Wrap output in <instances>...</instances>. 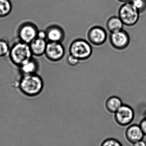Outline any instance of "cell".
<instances>
[{"instance_id":"obj_16","label":"cell","mask_w":146,"mask_h":146,"mask_svg":"<svg viewBox=\"0 0 146 146\" xmlns=\"http://www.w3.org/2000/svg\"><path fill=\"white\" fill-rule=\"evenodd\" d=\"M12 8L10 0H0V18L8 16L11 12Z\"/></svg>"},{"instance_id":"obj_2","label":"cell","mask_w":146,"mask_h":146,"mask_svg":"<svg viewBox=\"0 0 146 146\" xmlns=\"http://www.w3.org/2000/svg\"><path fill=\"white\" fill-rule=\"evenodd\" d=\"M8 55L12 63L18 67L34 57L29 45L19 40L11 47Z\"/></svg>"},{"instance_id":"obj_5","label":"cell","mask_w":146,"mask_h":146,"mask_svg":"<svg viewBox=\"0 0 146 146\" xmlns=\"http://www.w3.org/2000/svg\"><path fill=\"white\" fill-rule=\"evenodd\" d=\"M135 117V111L133 108L129 105L123 104L113 114V120L118 126L127 127L131 124Z\"/></svg>"},{"instance_id":"obj_12","label":"cell","mask_w":146,"mask_h":146,"mask_svg":"<svg viewBox=\"0 0 146 146\" xmlns=\"http://www.w3.org/2000/svg\"><path fill=\"white\" fill-rule=\"evenodd\" d=\"M46 40L36 38L29 45L33 56L40 57L45 54L47 44Z\"/></svg>"},{"instance_id":"obj_15","label":"cell","mask_w":146,"mask_h":146,"mask_svg":"<svg viewBox=\"0 0 146 146\" xmlns=\"http://www.w3.org/2000/svg\"><path fill=\"white\" fill-rule=\"evenodd\" d=\"M106 25L108 31L112 33L123 30L124 24L119 17L113 16L107 20Z\"/></svg>"},{"instance_id":"obj_7","label":"cell","mask_w":146,"mask_h":146,"mask_svg":"<svg viewBox=\"0 0 146 146\" xmlns=\"http://www.w3.org/2000/svg\"><path fill=\"white\" fill-rule=\"evenodd\" d=\"M65 50L61 42H48L45 51V56L52 62H58L64 56Z\"/></svg>"},{"instance_id":"obj_19","label":"cell","mask_w":146,"mask_h":146,"mask_svg":"<svg viewBox=\"0 0 146 146\" xmlns=\"http://www.w3.org/2000/svg\"><path fill=\"white\" fill-rule=\"evenodd\" d=\"M100 146H123V145L117 139L113 137H109L104 140Z\"/></svg>"},{"instance_id":"obj_8","label":"cell","mask_w":146,"mask_h":146,"mask_svg":"<svg viewBox=\"0 0 146 146\" xmlns=\"http://www.w3.org/2000/svg\"><path fill=\"white\" fill-rule=\"evenodd\" d=\"M109 39L111 45L117 50H123L129 44V36L126 31L123 29L111 33Z\"/></svg>"},{"instance_id":"obj_11","label":"cell","mask_w":146,"mask_h":146,"mask_svg":"<svg viewBox=\"0 0 146 146\" xmlns=\"http://www.w3.org/2000/svg\"><path fill=\"white\" fill-rule=\"evenodd\" d=\"M46 40L50 42H61L64 40L65 34L62 27L58 25H50L46 30Z\"/></svg>"},{"instance_id":"obj_24","label":"cell","mask_w":146,"mask_h":146,"mask_svg":"<svg viewBox=\"0 0 146 146\" xmlns=\"http://www.w3.org/2000/svg\"><path fill=\"white\" fill-rule=\"evenodd\" d=\"M117 1L119 2L124 3H127V2H129L130 1V0H117Z\"/></svg>"},{"instance_id":"obj_21","label":"cell","mask_w":146,"mask_h":146,"mask_svg":"<svg viewBox=\"0 0 146 146\" xmlns=\"http://www.w3.org/2000/svg\"><path fill=\"white\" fill-rule=\"evenodd\" d=\"M144 136H146V116L140 121L139 124Z\"/></svg>"},{"instance_id":"obj_14","label":"cell","mask_w":146,"mask_h":146,"mask_svg":"<svg viewBox=\"0 0 146 146\" xmlns=\"http://www.w3.org/2000/svg\"><path fill=\"white\" fill-rule=\"evenodd\" d=\"M122 100L118 96H112L107 98L105 102V108L109 113L114 114L123 105Z\"/></svg>"},{"instance_id":"obj_25","label":"cell","mask_w":146,"mask_h":146,"mask_svg":"<svg viewBox=\"0 0 146 146\" xmlns=\"http://www.w3.org/2000/svg\"></svg>"},{"instance_id":"obj_20","label":"cell","mask_w":146,"mask_h":146,"mask_svg":"<svg viewBox=\"0 0 146 146\" xmlns=\"http://www.w3.org/2000/svg\"><path fill=\"white\" fill-rule=\"evenodd\" d=\"M67 64L70 66H76L79 64L80 60L74 56L69 54L66 58Z\"/></svg>"},{"instance_id":"obj_9","label":"cell","mask_w":146,"mask_h":146,"mask_svg":"<svg viewBox=\"0 0 146 146\" xmlns=\"http://www.w3.org/2000/svg\"><path fill=\"white\" fill-rule=\"evenodd\" d=\"M87 36L90 42L94 46L102 45L106 42L107 38L106 31L99 26H94L90 29Z\"/></svg>"},{"instance_id":"obj_18","label":"cell","mask_w":146,"mask_h":146,"mask_svg":"<svg viewBox=\"0 0 146 146\" xmlns=\"http://www.w3.org/2000/svg\"><path fill=\"white\" fill-rule=\"evenodd\" d=\"M11 47L5 40L0 39V57H5L9 54Z\"/></svg>"},{"instance_id":"obj_10","label":"cell","mask_w":146,"mask_h":146,"mask_svg":"<svg viewBox=\"0 0 146 146\" xmlns=\"http://www.w3.org/2000/svg\"><path fill=\"white\" fill-rule=\"evenodd\" d=\"M126 141L131 145L143 139L144 135L139 124H131L127 126L124 133Z\"/></svg>"},{"instance_id":"obj_3","label":"cell","mask_w":146,"mask_h":146,"mask_svg":"<svg viewBox=\"0 0 146 146\" xmlns=\"http://www.w3.org/2000/svg\"><path fill=\"white\" fill-rule=\"evenodd\" d=\"M92 48L89 43L83 39H78L72 42L69 47L70 54L79 60L88 59L92 54Z\"/></svg>"},{"instance_id":"obj_6","label":"cell","mask_w":146,"mask_h":146,"mask_svg":"<svg viewBox=\"0 0 146 146\" xmlns=\"http://www.w3.org/2000/svg\"><path fill=\"white\" fill-rule=\"evenodd\" d=\"M39 30L36 25L31 22L23 23L18 29L19 40L29 44L37 38Z\"/></svg>"},{"instance_id":"obj_13","label":"cell","mask_w":146,"mask_h":146,"mask_svg":"<svg viewBox=\"0 0 146 146\" xmlns=\"http://www.w3.org/2000/svg\"><path fill=\"white\" fill-rule=\"evenodd\" d=\"M39 64L34 57L19 67L21 75H31L37 73L39 70Z\"/></svg>"},{"instance_id":"obj_4","label":"cell","mask_w":146,"mask_h":146,"mask_svg":"<svg viewBox=\"0 0 146 146\" xmlns=\"http://www.w3.org/2000/svg\"><path fill=\"white\" fill-rule=\"evenodd\" d=\"M140 13L129 2L124 3L119 7L118 17L124 25L132 26L138 22Z\"/></svg>"},{"instance_id":"obj_23","label":"cell","mask_w":146,"mask_h":146,"mask_svg":"<svg viewBox=\"0 0 146 146\" xmlns=\"http://www.w3.org/2000/svg\"><path fill=\"white\" fill-rule=\"evenodd\" d=\"M132 145V146H146V142L143 139L135 143Z\"/></svg>"},{"instance_id":"obj_1","label":"cell","mask_w":146,"mask_h":146,"mask_svg":"<svg viewBox=\"0 0 146 146\" xmlns=\"http://www.w3.org/2000/svg\"><path fill=\"white\" fill-rule=\"evenodd\" d=\"M44 82L41 77L36 74L21 75L17 82V88L25 96L34 97L41 93L44 88Z\"/></svg>"},{"instance_id":"obj_22","label":"cell","mask_w":146,"mask_h":146,"mask_svg":"<svg viewBox=\"0 0 146 146\" xmlns=\"http://www.w3.org/2000/svg\"><path fill=\"white\" fill-rule=\"evenodd\" d=\"M37 38L46 40V31L39 30L37 34Z\"/></svg>"},{"instance_id":"obj_17","label":"cell","mask_w":146,"mask_h":146,"mask_svg":"<svg viewBox=\"0 0 146 146\" xmlns=\"http://www.w3.org/2000/svg\"><path fill=\"white\" fill-rule=\"evenodd\" d=\"M129 2L139 13H143L146 11V0H130Z\"/></svg>"}]
</instances>
